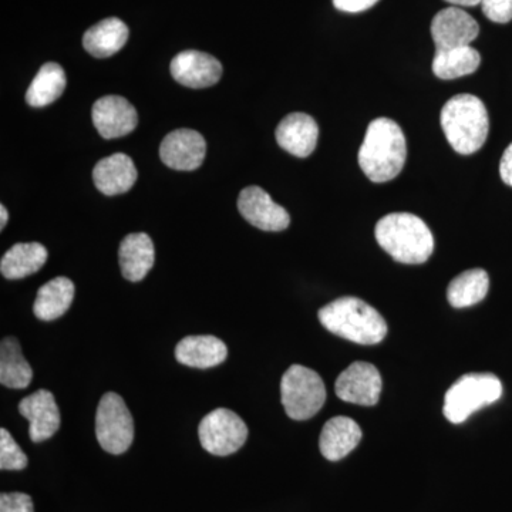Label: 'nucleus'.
<instances>
[{"label":"nucleus","instance_id":"nucleus-31","mask_svg":"<svg viewBox=\"0 0 512 512\" xmlns=\"http://www.w3.org/2000/svg\"><path fill=\"white\" fill-rule=\"evenodd\" d=\"M379 0H333L335 8L340 12L359 13L373 8Z\"/></svg>","mask_w":512,"mask_h":512},{"label":"nucleus","instance_id":"nucleus-5","mask_svg":"<svg viewBox=\"0 0 512 512\" xmlns=\"http://www.w3.org/2000/svg\"><path fill=\"white\" fill-rule=\"evenodd\" d=\"M501 396L503 384L497 376L491 373H468L447 390L443 413L451 423H464L471 414L498 402Z\"/></svg>","mask_w":512,"mask_h":512},{"label":"nucleus","instance_id":"nucleus-15","mask_svg":"<svg viewBox=\"0 0 512 512\" xmlns=\"http://www.w3.org/2000/svg\"><path fill=\"white\" fill-rule=\"evenodd\" d=\"M93 123L100 136L111 140L127 136L137 127V110L120 96H106L93 106Z\"/></svg>","mask_w":512,"mask_h":512},{"label":"nucleus","instance_id":"nucleus-30","mask_svg":"<svg viewBox=\"0 0 512 512\" xmlns=\"http://www.w3.org/2000/svg\"><path fill=\"white\" fill-rule=\"evenodd\" d=\"M0 512H35L32 497L25 493L0 495Z\"/></svg>","mask_w":512,"mask_h":512},{"label":"nucleus","instance_id":"nucleus-10","mask_svg":"<svg viewBox=\"0 0 512 512\" xmlns=\"http://www.w3.org/2000/svg\"><path fill=\"white\" fill-rule=\"evenodd\" d=\"M238 210L249 224L262 231H284L291 224L288 211L276 204L268 192L255 185L241 191L238 197Z\"/></svg>","mask_w":512,"mask_h":512},{"label":"nucleus","instance_id":"nucleus-7","mask_svg":"<svg viewBox=\"0 0 512 512\" xmlns=\"http://www.w3.org/2000/svg\"><path fill=\"white\" fill-rule=\"evenodd\" d=\"M96 437L107 453H126L134 440V421L123 397L106 393L101 397L96 413Z\"/></svg>","mask_w":512,"mask_h":512},{"label":"nucleus","instance_id":"nucleus-12","mask_svg":"<svg viewBox=\"0 0 512 512\" xmlns=\"http://www.w3.org/2000/svg\"><path fill=\"white\" fill-rule=\"evenodd\" d=\"M207 143L204 137L190 128H180L165 136L160 157L167 167L177 171H194L204 163Z\"/></svg>","mask_w":512,"mask_h":512},{"label":"nucleus","instance_id":"nucleus-28","mask_svg":"<svg viewBox=\"0 0 512 512\" xmlns=\"http://www.w3.org/2000/svg\"><path fill=\"white\" fill-rule=\"evenodd\" d=\"M28 456L13 439L8 430H0V470L20 471L28 467Z\"/></svg>","mask_w":512,"mask_h":512},{"label":"nucleus","instance_id":"nucleus-22","mask_svg":"<svg viewBox=\"0 0 512 512\" xmlns=\"http://www.w3.org/2000/svg\"><path fill=\"white\" fill-rule=\"evenodd\" d=\"M74 292L76 289L69 278L57 276L37 292L33 313L37 319L46 320V322L59 319L72 306Z\"/></svg>","mask_w":512,"mask_h":512},{"label":"nucleus","instance_id":"nucleus-17","mask_svg":"<svg viewBox=\"0 0 512 512\" xmlns=\"http://www.w3.org/2000/svg\"><path fill=\"white\" fill-rule=\"evenodd\" d=\"M94 185L104 195L124 194L137 181V170L133 160L126 154H113L103 158L93 170Z\"/></svg>","mask_w":512,"mask_h":512},{"label":"nucleus","instance_id":"nucleus-8","mask_svg":"<svg viewBox=\"0 0 512 512\" xmlns=\"http://www.w3.org/2000/svg\"><path fill=\"white\" fill-rule=\"evenodd\" d=\"M198 437L201 446L212 456H231L247 441L248 427L232 410L217 409L201 420Z\"/></svg>","mask_w":512,"mask_h":512},{"label":"nucleus","instance_id":"nucleus-16","mask_svg":"<svg viewBox=\"0 0 512 512\" xmlns=\"http://www.w3.org/2000/svg\"><path fill=\"white\" fill-rule=\"evenodd\" d=\"M275 136L279 147L292 156L306 158L318 144L319 127L308 114L292 113L279 123Z\"/></svg>","mask_w":512,"mask_h":512},{"label":"nucleus","instance_id":"nucleus-13","mask_svg":"<svg viewBox=\"0 0 512 512\" xmlns=\"http://www.w3.org/2000/svg\"><path fill=\"white\" fill-rule=\"evenodd\" d=\"M175 82L190 89H205L220 82V60L198 50H185L174 57L170 66Z\"/></svg>","mask_w":512,"mask_h":512},{"label":"nucleus","instance_id":"nucleus-20","mask_svg":"<svg viewBox=\"0 0 512 512\" xmlns=\"http://www.w3.org/2000/svg\"><path fill=\"white\" fill-rule=\"evenodd\" d=\"M119 259L121 274L127 281H143L156 261L153 241L144 232L127 235L121 241Z\"/></svg>","mask_w":512,"mask_h":512},{"label":"nucleus","instance_id":"nucleus-26","mask_svg":"<svg viewBox=\"0 0 512 512\" xmlns=\"http://www.w3.org/2000/svg\"><path fill=\"white\" fill-rule=\"evenodd\" d=\"M480 63V53L471 46L436 50L433 59V73L443 80L458 79V77L476 72Z\"/></svg>","mask_w":512,"mask_h":512},{"label":"nucleus","instance_id":"nucleus-24","mask_svg":"<svg viewBox=\"0 0 512 512\" xmlns=\"http://www.w3.org/2000/svg\"><path fill=\"white\" fill-rule=\"evenodd\" d=\"M32 379V367L23 356L19 340L3 339L0 345V383L9 389H26Z\"/></svg>","mask_w":512,"mask_h":512},{"label":"nucleus","instance_id":"nucleus-3","mask_svg":"<svg viewBox=\"0 0 512 512\" xmlns=\"http://www.w3.org/2000/svg\"><path fill=\"white\" fill-rule=\"evenodd\" d=\"M375 235L380 247L402 264H424L434 251L430 228L409 212H394L383 217L377 222Z\"/></svg>","mask_w":512,"mask_h":512},{"label":"nucleus","instance_id":"nucleus-4","mask_svg":"<svg viewBox=\"0 0 512 512\" xmlns=\"http://www.w3.org/2000/svg\"><path fill=\"white\" fill-rule=\"evenodd\" d=\"M441 128L450 146L470 156L487 141L490 120L483 101L473 94H457L441 110Z\"/></svg>","mask_w":512,"mask_h":512},{"label":"nucleus","instance_id":"nucleus-2","mask_svg":"<svg viewBox=\"0 0 512 512\" xmlns=\"http://www.w3.org/2000/svg\"><path fill=\"white\" fill-rule=\"evenodd\" d=\"M319 320L323 328L339 338L377 345L387 335V323L369 303L355 296H343L320 309Z\"/></svg>","mask_w":512,"mask_h":512},{"label":"nucleus","instance_id":"nucleus-32","mask_svg":"<svg viewBox=\"0 0 512 512\" xmlns=\"http://www.w3.org/2000/svg\"><path fill=\"white\" fill-rule=\"evenodd\" d=\"M500 175L505 184L512 187V143L504 151L500 163Z\"/></svg>","mask_w":512,"mask_h":512},{"label":"nucleus","instance_id":"nucleus-25","mask_svg":"<svg viewBox=\"0 0 512 512\" xmlns=\"http://www.w3.org/2000/svg\"><path fill=\"white\" fill-rule=\"evenodd\" d=\"M490 288V278L484 269H470L450 282L447 299L454 308H468L484 301Z\"/></svg>","mask_w":512,"mask_h":512},{"label":"nucleus","instance_id":"nucleus-1","mask_svg":"<svg viewBox=\"0 0 512 512\" xmlns=\"http://www.w3.org/2000/svg\"><path fill=\"white\" fill-rule=\"evenodd\" d=\"M406 137L396 121L376 119L367 127L359 150V165L373 183H387L402 173L406 164Z\"/></svg>","mask_w":512,"mask_h":512},{"label":"nucleus","instance_id":"nucleus-9","mask_svg":"<svg viewBox=\"0 0 512 512\" xmlns=\"http://www.w3.org/2000/svg\"><path fill=\"white\" fill-rule=\"evenodd\" d=\"M383 382L376 366L366 362H355L343 370L336 380L335 392L343 402L375 406L382 393Z\"/></svg>","mask_w":512,"mask_h":512},{"label":"nucleus","instance_id":"nucleus-29","mask_svg":"<svg viewBox=\"0 0 512 512\" xmlns=\"http://www.w3.org/2000/svg\"><path fill=\"white\" fill-rule=\"evenodd\" d=\"M481 6L491 22L508 23L512 20V0H483Z\"/></svg>","mask_w":512,"mask_h":512},{"label":"nucleus","instance_id":"nucleus-27","mask_svg":"<svg viewBox=\"0 0 512 512\" xmlns=\"http://www.w3.org/2000/svg\"><path fill=\"white\" fill-rule=\"evenodd\" d=\"M64 89H66V74L62 67L57 63H46L45 66L40 67L39 73L30 84L26 101L29 106L40 109L55 103L62 96Z\"/></svg>","mask_w":512,"mask_h":512},{"label":"nucleus","instance_id":"nucleus-18","mask_svg":"<svg viewBox=\"0 0 512 512\" xmlns=\"http://www.w3.org/2000/svg\"><path fill=\"white\" fill-rule=\"evenodd\" d=\"M362 440V429L349 417H333L323 426L319 447L329 461H339L349 456Z\"/></svg>","mask_w":512,"mask_h":512},{"label":"nucleus","instance_id":"nucleus-19","mask_svg":"<svg viewBox=\"0 0 512 512\" xmlns=\"http://www.w3.org/2000/svg\"><path fill=\"white\" fill-rule=\"evenodd\" d=\"M227 356V345L211 335L187 336L175 348V359L181 365L195 369H210L221 365Z\"/></svg>","mask_w":512,"mask_h":512},{"label":"nucleus","instance_id":"nucleus-14","mask_svg":"<svg viewBox=\"0 0 512 512\" xmlns=\"http://www.w3.org/2000/svg\"><path fill=\"white\" fill-rule=\"evenodd\" d=\"M19 413L29 420V436L33 443L52 439L60 427V410L55 396L46 389L25 397L19 403Z\"/></svg>","mask_w":512,"mask_h":512},{"label":"nucleus","instance_id":"nucleus-6","mask_svg":"<svg viewBox=\"0 0 512 512\" xmlns=\"http://www.w3.org/2000/svg\"><path fill=\"white\" fill-rule=\"evenodd\" d=\"M281 397L292 420L312 419L326 403L325 383L315 370L292 365L282 377Z\"/></svg>","mask_w":512,"mask_h":512},{"label":"nucleus","instance_id":"nucleus-34","mask_svg":"<svg viewBox=\"0 0 512 512\" xmlns=\"http://www.w3.org/2000/svg\"><path fill=\"white\" fill-rule=\"evenodd\" d=\"M0 229H3L6 227V224H8L9 220V214L8 211H6L5 205H0Z\"/></svg>","mask_w":512,"mask_h":512},{"label":"nucleus","instance_id":"nucleus-23","mask_svg":"<svg viewBox=\"0 0 512 512\" xmlns=\"http://www.w3.org/2000/svg\"><path fill=\"white\" fill-rule=\"evenodd\" d=\"M47 261V249L39 242H22L13 245L3 255L0 272L6 279H23L36 274Z\"/></svg>","mask_w":512,"mask_h":512},{"label":"nucleus","instance_id":"nucleus-21","mask_svg":"<svg viewBox=\"0 0 512 512\" xmlns=\"http://www.w3.org/2000/svg\"><path fill=\"white\" fill-rule=\"evenodd\" d=\"M128 28L123 20L109 18L92 26L83 36V46L97 59L116 55L126 45Z\"/></svg>","mask_w":512,"mask_h":512},{"label":"nucleus","instance_id":"nucleus-11","mask_svg":"<svg viewBox=\"0 0 512 512\" xmlns=\"http://www.w3.org/2000/svg\"><path fill=\"white\" fill-rule=\"evenodd\" d=\"M480 26L473 16L460 8L440 10L431 22V37L436 50L470 46L477 39Z\"/></svg>","mask_w":512,"mask_h":512},{"label":"nucleus","instance_id":"nucleus-33","mask_svg":"<svg viewBox=\"0 0 512 512\" xmlns=\"http://www.w3.org/2000/svg\"><path fill=\"white\" fill-rule=\"evenodd\" d=\"M446 2L454 6H466V8H470V6L481 5L483 0H446Z\"/></svg>","mask_w":512,"mask_h":512}]
</instances>
